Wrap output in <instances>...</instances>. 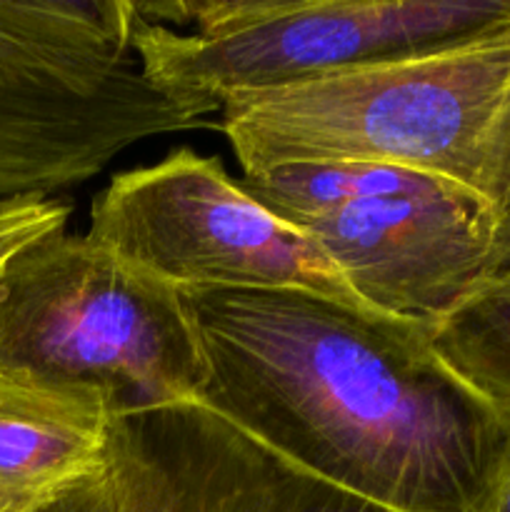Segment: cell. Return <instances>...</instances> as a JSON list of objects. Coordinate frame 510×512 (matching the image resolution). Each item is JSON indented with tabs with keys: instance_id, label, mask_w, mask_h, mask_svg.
I'll list each match as a JSON object with an SVG mask.
<instances>
[{
	"instance_id": "6da1fadb",
	"label": "cell",
	"mask_w": 510,
	"mask_h": 512,
	"mask_svg": "<svg viewBox=\"0 0 510 512\" xmlns=\"http://www.w3.org/2000/svg\"><path fill=\"white\" fill-rule=\"evenodd\" d=\"M205 360L198 403L388 512H498L510 403L433 328L308 290H178Z\"/></svg>"
},
{
	"instance_id": "7a4b0ae2",
	"label": "cell",
	"mask_w": 510,
	"mask_h": 512,
	"mask_svg": "<svg viewBox=\"0 0 510 512\" xmlns=\"http://www.w3.org/2000/svg\"><path fill=\"white\" fill-rule=\"evenodd\" d=\"M508 100L510 20L433 53L230 95L220 130L243 175L375 163L440 175L488 200Z\"/></svg>"
},
{
	"instance_id": "3957f363",
	"label": "cell",
	"mask_w": 510,
	"mask_h": 512,
	"mask_svg": "<svg viewBox=\"0 0 510 512\" xmlns=\"http://www.w3.org/2000/svg\"><path fill=\"white\" fill-rule=\"evenodd\" d=\"M0 368L88 395L110 420L198 403L205 388L178 290L65 228L0 273Z\"/></svg>"
},
{
	"instance_id": "277c9868",
	"label": "cell",
	"mask_w": 510,
	"mask_h": 512,
	"mask_svg": "<svg viewBox=\"0 0 510 512\" xmlns=\"http://www.w3.org/2000/svg\"><path fill=\"white\" fill-rule=\"evenodd\" d=\"M510 20V0H195L133 3L143 75L200 118L238 93L468 43Z\"/></svg>"
},
{
	"instance_id": "5b68a950",
	"label": "cell",
	"mask_w": 510,
	"mask_h": 512,
	"mask_svg": "<svg viewBox=\"0 0 510 512\" xmlns=\"http://www.w3.org/2000/svg\"><path fill=\"white\" fill-rule=\"evenodd\" d=\"M198 125L143 75L130 0H0V203L48 200Z\"/></svg>"
},
{
	"instance_id": "8992f818",
	"label": "cell",
	"mask_w": 510,
	"mask_h": 512,
	"mask_svg": "<svg viewBox=\"0 0 510 512\" xmlns=\"http://www.w3.org/2000/svg\"><path fill=\"white\" fill-rule=\"evenodd\" d=\"M240 185L303 230L378 313L435 328L495 273L493 205L455 180L375 163H295L245 173Z\"/></svg>"
},
{
	"instance_id": "52a82bcc",
	"label": "cell",
	"mask_w": 510,
	"mask_h": 512,
	"mask_svg": "<svg viewBox=\"0 0 510 512\" xmlns=\"http://www.w3.org/2000/svg\"><path fill=\"white\" fill-rule=\"evenodd\" d=\"M85 235L175 290H308L363 305L303 230L190 148L115 175Z\"/></svg>"
},
{
	"instance_id": "ba28073f",
	"label": "cell",
	"mask_w": 510,
	"mask_h": 512,
	"mask_svg": "<svg viewBox=\"0 0 510 512\" xmlns=\"http://www.w3.org/2000/svg\"><path fill=\"white\" fill-rule=\"evenodd\" d=\"M113 512H388L350 495L203 403L110 420Z\"/></svg>"
},
{
	"instance_id": "9c48e42d",
	"label": "cell",
	"mask_w": 510,
	"mask_h": 512,
	"mask_svg": "<svg viewBox=\"0 0 510 512\" xmlns=\"http://www.w3.org/2000/svg\"><path fill=\"white\" fill-rule=\"evenodd\" d=\"M110 418L93 398L0 368V512H28L105 465Z\"/></svg>"
},
{
	"instance_id": "30bf717a",
	"label": "cell",
	"mask_w": 510,
	"mask_h": 512,
	"mask_svg": "<svg viewBox=\"0 0 510 512\" xmlns=\"http://www.w3.org/2000/svg\"><path fill=\"white\" fill-rule=\"evenodd\" d=\"M433 343L470 383L510 403V265L435 325Z\"/></svg>"
},
{
	"instance_id": "8fae6325",
	"label": "cell",
	"mask_w": 510,
	"mask_h": 512,
	"mask_svg": "<svg viewBox=\"0 0 510 512\" xmlns=\"http://www.w3.org/2000/svg\"><path fill=\"white\" fill-rule=\"evenodd\" d=\"M68 218L70 205L60 203V200L33 198L18 203L13 215L5 223H0V273L10 263V258L20 253L25 245L53 233V230H63Z\"/></svg>"
},
{
	"instance_id": "7c38bea8",
	"label": "cell",
	"mask_w": 510,
	"mask_h": 512,
	"mask_svg": "<svg viewBox=\"0 0 510 512\" xmlns=\"http://www.w3.org/2000/svg\"><path fill=\"white\" fill-rule=\"evenodd\" d=\"M488 203L498 218V243H495V273L510 265V100L500 128L498 155H495L493 183L488 190Z\"/></svg>"
},
{
	"instance_id": "4fadbf2b",
	"label": "cell",
	"mask_w": 510,
	"mask_h": 512,
	"mask_svg": "<svg viewBox=\"0 0 510 512\" xmlns=\"http://www.w3.org/2000/svg\"><path fill=\"white\" fill-rule=\"evenodd\" d=\"M28 512H113L105 465L95 473L70 483L68 488L58 490L45 503L35 505Z\"/></svg>"
},
{
	"instance_id": "5bb4252c",
	"label": "cell",
	"mask_w": 510,
	"mask_h": 512,
	"mask_svg": "<svg viewBox=\"0 0 510 512\" xmlns=\"http://www.w3.org/2000/svg\"><path fill=\"white\" fill-rule=\"evenodd\" d=\"M18 203H23V200H13V203H0V223H5V220L13 215V210L18 208Z\"/></svg>"
},
{
	"instance_id": "9a60e30c",
	"label": "cell",
	"mask_w": 510,
	"mask_h": 512,
	"mask_svg": "<svg viewBox=\"0 0 510 512\" xmlns=\"http://www.w3.org/2000/svg\"><path fill=\"white\" fill-rule=\"evenodd\" d=\"M498 512H510V480H508V485H505V493H503V498H500Z\"/></svg>"
}]
</instances>
